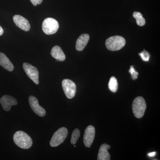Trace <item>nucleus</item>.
Wrapping results in <instances>:
<instances>
[{"mask_svg":"<svg viewBox=\"0 0 160 160\" xmlns=\"http://www.w3.org/2000/svg\"><path fill=\"white\" fill-rule=\"evenodd\" d=\"M110 148V146L106 144H103L100 146L98 154V160H110V155L108 150Z\"/></svg>","mask_w":160,"mask_h":160,"instance_id":"nucleus-12","label":"nucleus"},{"mask_svg":"<svg viewBox=\"0 0 160 160\" xmlns=\"http://www.w3.org/2000/svg\"><path fill=\"white\" fill-rule=\"evenodd\" d=\"M108 86H109V89L112 92H117L118 87V81L117 79L114 77H112L110 78Z\"/></svg>","mask_w":160,"mask_h":160,"instance_id":"nucleus-16","label":"nucleus"},{"mask_svg":"<svg viewBox=\"0 0 160 160\" xmlns=\"http://www.w3.org/2000/svg\"><path fill=\"white\" fill-rule=\"evenodd\" d=\"M13 139L16 145L22 149H29L32 146L31 137L24 131L16 132L13 135Z\"/></svg>","mask_w":160,"mask_h":160,"instance_id":"nucleus-1","label":"nucleus"},{"mask_svg":"<svg viewBox=\"0 0 160 160\" xmlns=\"http://www.w3.org/2000/svg\"><path fill=\"white\" fill-rule=\"evenodd\" d=\"M23 69L28 77L36 85L39 84V72L37 68L28 63H24Z\"/></svg>","mask_w":160,"mask_h":160,"instance_id":"nucleus-7","label":"nucleus"},{"mask_svg":"<svg viewBox=\"0 0 160 160\" xmlns=\"http://www.w3.org/2000/svg\"><path fill=\"white\" fill-rule=\"evenodd\" d=\"M139 54L142 58V60L144 62H148L149 61L150 55H149L148 52L144 50L141 53H139Z\"/></svg>","mask_w":160,"mask_h":160,"instance_id":"nucleus-19","label":"nucleus"},{"mask_svg":"<svg viewBox=\"0 0 160 160\" xmlns=\"http://www.w3.org/2000/svg\"><path fill=\"white\" fill-rule=\"evenodd\" d=\"M29 102L30 107L36 114L41 117L46 115V110L40 106L36 98L33 96H30L29 98Z\"/></svg>","mask_w":160,"mask_h":160,"instance_id":"nucleus-8","label":"nucleus"},{"mask_svg":"<svg viewBox=\"0 0 160 160\" xmlns=\"http://www.w3.org/2000/svg\"><path fill=\"white\" fill-rule=\"evenodd\" d=\"M133 17L136 20L137 24L138 26H144L146 24V20L143 17L142 15L141 12H135L133 13Z\"/></svg>","mask_w":160,"mask_h":160,"instance_id":"nucleus-17","label":"nucleus"},{"mask_svg":"<svg viewBox=\"0 0 160 160\" xmlns=\"http://www.w3.org/2000/svg\"><path fill=\"white\" fill-rule=\"evenodd\" d=\"M0 65L9 71H12L14 69V66L11 61L2 52H0Z\"/></svg>","mask_w":160,"mask_h":160,"instance_id":"nucleus-14","label":"nucleus"},{"mask_svg":"<svg viewBox=\"0 0 160 160\" xmlns=\"http://www.w3.org/2000/svg\"><path fill=\"white\" fill-rule=\"evenodd\" d=\"M62 86L66 96L69 99L74 97L76 92V86L71 80L66 79L62 82Z\"/></svg>","mask_w":160,"mask_h":160,"instance_id":"nucleus-6","label":"nucleus"},{"mask_svg":"<svg viewBox=\"0 0 160 160\" xmlns=\"http://www.w3.org/2000/svg\"><path fill=\"white\" fill-rule=\"evenodd\" d=\"M89 36L88 34L81 35L77 40L76 49L78 51H82L89 42Z\"/></svg>","mask_w":160,"mask_h":160,"instance_id":"nucleus-13","label":"nucleus"},{"mask_svg":"<svg viewBox=\"0 0 160 160\" xmlns=\"http://www.w3.org/2000/svg\"><path fill=\"white\" fill-rule=\"evenodd\" d=\"M32 5L36 6L37 5H40L42 2L43 0H30Z\"/></svg>","mask_w":160,"mask_h":160,"instance_id":"nucleus-21","label":"nucleus"},{"mask_svg":"<svg viewBox=\"0 0 160 160\" xmlns=\"http://www.w3.org/2000/svg\"><path fill=\"white\" fill-rule=\"evenodd\" d=\"M80 136V132L79 129H75L72 134L71 143L72 145H75L76 143L77 142Z\"/></svg>","mask_w":160,"mask_h":160,"instance_id":"nucleus-18","label":"nucleus"},{"mask_svg":"<svg viewBox=\"0 0 160 160\" xmlns=\"http://www.w3.org/2000/svg\"><path fill=\"white\" fill-rule=\"evenodd\" d=\"M146 108V105L144 98L138 97L133 100L132 105V112L137 118H142Z\"/></svg>","mask_w":160,"mask_h":160,"instance_id":"nucleus-3","label":"nucleus"},{"mask_svg":"<svg viewBox=\"0 0 160 160\" xmlns=\"http://www.w3.org/2000/svg\"><path fill=\"white\" fill-rule=\"evenodd\" d=\"M126 42V40L122 37L114 36L106 40V45L107 49L110 51H118L125 46Z\"/></svg>","mask_w":160,"mask_h":160,"instance_id":"nucleus-2","label":"nucleus"},{"mask_svg":"<svg viewBox=\"0 0 160 160\" xmlns=\"http://www.w3.org/2000/svg\"><path fill=\"white\" fill-rule=\"evenodd\" d=\"M95 135V129L94 126H88L86 128L83 138V142L86 147L90 148L93 142Z\"/></svg>","mask_w":160,"mask_h":160,"instance_id":"nucleus-9","label":"nucleus"},{"mask_svg":"<svg viewBox=\"0 0 160 160\" xmlns=\"http://www.w3.org/2000/svg\"><path fill=\"white\" fill-rule=\"evenodd\" d=\"M59 26V23L56 20L49 18L43 21L42 28L44 33L51 35L54 34L57 32Z\"/></svg>","mask_w":160,"mask_h":160,"instance_id":"nucleus-5","label":"nucleus"},{"mask_svg":"<svg viewBox=\"0 0 160 160\" xmlns=\"http://www.w3.org/2000/svg\"><path fill=\"white\" fill-rule=\"evenodd\" d=\"M13 22L18 27L25 31L30 30V25L29 21L25 18L19 15H16L13 17Z\"/></svg>","mask_w":160,"mask_h":160,"instance_id":"nucleus-11","label":"nucleus"},{"mask_svg":"<svg viewBox=\"0 0 160 160\" xmlns=\"http://www.w3.org/2000/svg\"><path fill=\"white\" fill-rule=\"evenodd\" d=\"M4 33V30L2 27L0 26V36H2Z\"/></svg>","mask_w":160,"mask_h":160,"instance_id":"nucleus-23","label":"nucleus"},{"mask_svg":"<svg viewBox=\"0 0 160 160\" xmlns=\"http://www.w3.org/2000/svg\"><path fill=\"white\" fill-rule=\"evenodd\" d=\"M52 56L60 62H63L66 59V55L60 46H55L51 49Z\"/></svg>","mask_w":160,"mask_h":160,"instance_id":"nucleus-15","label":"nucleus"},{"mask_svg":"<svg viewBox=\"0 0 160 160\" xmlns=\"http://www.w3.org/2000/svg\"><path fill=\"white\" fill-rule=\"evenodd\" d=\"M156 154V152H151L148 153V155L149 156V157H153L155 156Z\"/></svg>","mask_w":160,"mask_h":160,"instance_id":"nucleus-22","label":"nucleus"},{"mask_svg":"<svg viewBox=\"0 0 160 160\" xmlns=\"http://www.w3.org/2000/svg\"><path fill=\"white\" fill-rule=\"evenodd\" d=\"M129 72V73H130V74L131 75L132 78V80H135L138 78V72H137L135 70L133 66H131Z\"/></svg>","mask_w":160,"mask_h":160,"instance_id":"nucleus-20","label":"nucleus"},{"mask_svg":"<svg viewBox=\"0 0 160 160\" xmlns=\"http://www.w3.org/2000/svg\"><path fill=\"white\" fill-rule=\"evenodd\" d=\"M68 131L65 127H62L55 132L50 142L51 147H55L59 146L64 142L68 136Z\"/></svg>","mask_w":160,"mask_h":160,"instance_id":"nucleus-4","label":"nucleus"},{"mask_svg":"<svg viewBox=\"0 0 160 160\" xmlns=\"http://www.w3.org/2000/svg\"><path fill=\"white\" fill-rule=\"evenodd\" d=\"M0 103L3 109L6 111H9L11 109V106L17 105V100L11 96L5 95L0 99Z\"/></svg>","mask_w":160,"mask_h":160,"instance_id":"nucleus-10","label":"nucleus"}]
</instances>
